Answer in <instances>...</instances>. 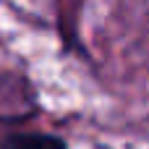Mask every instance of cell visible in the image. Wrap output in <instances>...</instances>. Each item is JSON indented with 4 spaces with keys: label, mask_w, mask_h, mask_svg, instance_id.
Listing matches in <instances>:
<instances>
[]
</instances>
